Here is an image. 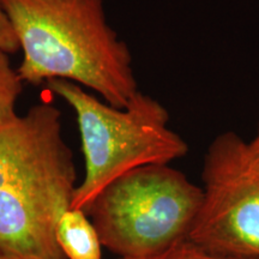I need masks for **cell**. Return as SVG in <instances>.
I'll return each instance as SVG.
<instances>
[{
  "instance_id": "5b68a950",
  "label": "cell",
  "mask_w": 259,
  "mask_h": 259,
  "mask_svg": "<svg viewBox=\"0 0 259 259\" xmlns=\"http://www.w3.org/2000/svg\"><path fill=\"white\" fill-rule=\"evenodd\" d=\"M203 199L189 238L219 253L259 259V164L247 141L219 135L203 163Z\"/></svg>"
},
{
  "instance_id": "52a82bcc",
  "label": "cell",
  "mask_w": 259,
  "mask_h": 259,
  "mask_svg": "<svg viewBox=\"0 0 259 259\" xmlns=\"http://www.w3.org/2000/svg\"><path fill=\"white\" fill-rule=\"evenodd\" d=\"M23 92V82L10 63L9 54L0 52V126L17 119L16 102Z\"/></svg>"
},
{
  "instance_id": "3957f363",
  "label": "cell",
  "mask_w": 259,
  "mask_h": 259,
  "mask_svg": "<svg viewBox=\"0 0 259 259\" xmlns=\"http://www.w3.org/2000/svg\"><path fill=\"white\" fill-rule=\"evenodd\" d=\"M46 89L72 107L85 164L74 191L72 209H85L107 185L136 168L170 164L189 153V145L169 127V113L156 99L138 90L124 108L87 93L79 84L51 79Z\"/></svg>"
},
{
  "instance_id": "ba28073f",
  "label": "cell",
  "mask_w": 259,
  "mask_h": 259,
  "mask_svg": "<svg viewBox=\"0 0 259 259\" xmlns=\"http://www.w3.org/2000/svg\"><path fill=\"white\" fill-rule=\"evenodd\" d=\"M118 259H244L219 253L204 246L197 244L190 238L184 239L164 248L157 253L139 258H118Z\"/></svg>"
},
{
  "instance_id": "8992f818",
  "label": "cell",
  "mask_w": 259,
  "mask_h": 259,
  "mask_svg": "<svg viewBox=\"0 0 259 259\" xmlns=\"http://www.w3.org/2000/svg\"><path fill=\"white\" fill-rule=\"evenodd\" d=\"M57 241L65 259H102V242L84 210L69 209L57 226Z\"/></svg>"
},
{
  "instance_id": "30bf717a",
  "label": "cell",
  "mask_w": 259,
  "mask_h": 259,
  "mask_svg": "<svg viewBox=\"0 0 259 259\" xmlns=\"http://www.w3.org/2000/svg\"><path fill=\"white\" fill-rule=\"evenodd\" d=\"M247 144L252 156L254 157V160L257 161L259 164V124H258L257 132H255V136L253 137V139H252L251 142H247Z\"/></svg>"
},
{
  "instance_id": "9c48e42d",
  "label": "cell",
  "mask_w": 259,
  "mask_h": 259,
  "mask_svg": "<svg viewBox=\"0 0 259 259\" xmlns=\"http://www.w3.org/2000/svg\"><path fill=\"white\" fill-rule=\"evenodd\" d=\"M19 48L16 32L11 22L0 6V52L6 54H15Z\"/></svg>"
},
{
  "instance_id": "7a4b0ae2",
  "label": "cell",
  "mask_w": 259,
  "mask_h": 259,
  "mask_svg": "<svg viewBox=\"0 0 259 259\" xmlns=\"http://www.w3.org/2000/svg\"><path fill=\"white\" fill-rule=\"evenodd\" d=\"M76 181L59 109L38 103L0 126V252L65 259L56 233Z\"/></svg>"
},
{
  "instance_id": "6da1fadb",
  "label": "cell",
  "mask_w": 259,
  "mask_h": 259,
  "mask_svg": "<svg viewBox=\"0 0 259 259\" xmlns=\"http://www.w3.org/2000/svg\"><path fill=\"white\" fill-rule=\"evenodd\" d=\"M23 60L22 82L65 79L124 108L138 92L132 56L107 19L103 0H0Z\"/></svg>"
},
{
  "instance_id": "8fae6325",
  "label": "cell",
  "mask_w": 259,
  "mask_h": 259,
  "mask_svg": "<svg viewBox=\"0 0 259 259\" xmlns=\"http://www.w3.org/2000/svg\"><path fill=\"white\" fill-rule=\"evenodd\" d=\"M0 259H37V258L24 257V255H17V254L4 253V252H0Z\"/></svg>"
},
{
  "instance_id": "277c9868",
  "label": "cell",
  "mask_w": 259,
  "mask_h": 259,
  "mask_svg": "<svg viewBox=\"0 0 259 259\" xmlns=\"http://www.w3.org/2000/svg\"><path fill=\"white\" fill-rule=\"evenodd\" d=\"M203 189L170 164H150L112 181L85 209L102 246L118 258L157 253L187 239Z\"/></svg>"
}]
</instances>
